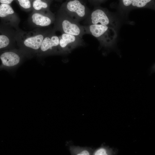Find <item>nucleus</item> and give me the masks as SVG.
Returning <instances> with one entry per match:
<instances>
[{
    "instance_id": "obj_1",
    "label": "nucleus",
    "mask_w": 155,
    "mask_h": 155,
    "mask_svg": "<svg viewBox=\"0 0 155 155\" xmlns=\"http://www.w3.org/2000/svg\"><path fill=\"white\" fill-rule=\"evenodd\" d=\"M86 34H90L99 41L101 47L106 49L114 47L117 36V30L113 28L100 24L83 25Z\"/></svg>"
},
{
    "instance_id": "obj_2",
    "label": "nucleus",
    "mask_w": 155,
    "mask_h": 155,
    "mask_svg": "<svg viewBox=\"0 0 155 155\" xmlns=\"http://www.w3.org/2000/svg\"><path fill=\"white\" fill-rule=\"evenodd\" d=\"M53 30L64 33L82 38L86 34L83 25H81L60 7L55 20Z\"/></svg>"
},
{
    "instance_id": "obj_3",
    "label": "nucleus",
    "mask_w": 155,
    "mask_h": 155,
    "mask_svg": "<svg viewBox=\"0 0 155 155\" xmlns=\"http://www.w3.org/2000/svg\"><path fill=\"white\" fill-rule=\"evenodd\" d=\"M84 25L100 24L107 25L117 30L119 22L116 17L105 8L97 6L90 12L84 22Z\"/></svg>"
},
{
    "instance_id": "obj_4",
    "label": "nucleus",
    "mask_w": 155,
    "mask_h": 155,
    "mask_svg": "<svg viewBox=\"0 0 155 155\" xmlns=\"http://www.w3.org/2000/svg\"><path fill=\"white\" fill-rule=\"evenodd\" d=\"M73 19L79 22L85 20L90 11L86 4L81 0L66 1L60 7Z\"/></svg>"
},
{
    "instance_id": "obj_5",
    "label": "nucleus",
    "mask_w": 155,
    "mask_h": 155,
    "mask_svg": "<svg viewBox=\"0 0 155 155\" xmlns=\"http://www.w3.org/2000/svg\"><path fill=\"white\" fill-rule=\"evenodd\" d=\"M53 30L48 32L44 37L41 46L37 53L40 56L60 54L59 48V38Z\"/></svg>"
},
{
    "instance_id": "obj_6",
    "label": "nucleus",
    "mask_w": 155,
    "mask_h": 155,
    "mask_svg": "<svg viewBox=\"0 0 155 155\" xmlns=\"http://www.w3.org/2000/svg\"><path fill=\"white\" fill-rule=\"evenodd\" d=\"M60 54L68 53L73 49L84 44L82 38L63 33L59 36Z\"/></svg>"
},
{
    "instance_id": "obj_7",
    "label": "nucleus",
    "mask_w": 155,
    "mask_h": 155,
    "mask_svg": "<svg viewBox=\"0 0 155 155\" xmlns=\"http://www.w3.org/2000/svg\"><path fill=\"white\" fill-rule=\"evenodd\" d=\"M23 58L22 54L17 51L4 52L0 54V68L15 67L19 65Z\"/></svg>"
},
{
    "instance_id": "obj_8",
    "label": "nucleus",
    "mask_w": 155,
    "mask_h": 155,
    "mask_svg": "<svg viewBox=\"0 0 155 155\" xmlns=\"http://www.w3.org/2000/svg\"><path fill=\"white\" fill-rule=\"evenodd\" d=\"M48 32H40L26 37L21 42V46L28 51L37 53Z\"/></svg>"
},
{
    "instance_id": "obj_9",
    "label": "nucleus",
    "mask_w": 155,
    "mask_h": 155,
    "mask_svg": "<svg viewBox=\"0 0 155 155\" xmlns=\"http://www.w3.org/2000/svg\"><path fill=\"white\" fill-rule=\"evenodd\" d=\"M32 22L39 26L46 27L55 22V17L50 13H34L32 16Z\"/></svg>"
},
{
    "instance_id": "obj_10",
    "label": "nucleus",
    "mask_w": 155,
    "mask_h": 155,
    "mask_svg": "<svg viewBox=\"0 0 155 155\" xmlns=\"http://www.w3.org/2000/svg\"><path fill=\"white\" fill-rule=\"evenodd\" d=\"M155 0H133L130 10L135 9L146 8L155 9Z\"/></svg>"
},
{
    "instance_id": "obj_11",
    "label": "nucleus",
    "mask_w": 155,
    "mask_h": 155,
    "mask_svg": "<svg viewBox=\"0 0 155 155\" xmlns=\"http://www.w3.org/2000/svg\"><path fill=\"white\" fill-rule=\"evenodd\" d=\"M51 0H33L32 7L37 11L50 12L49 10Z\"/></svg>"
},
{
    "instance_id": "obj_12",
    "label": "nucleus",
    "mask_w": 155,
    "mask_h": 155,
    "mask_svg": "<svg viewBox=\"0 0 155 155\" xmlns=\"http://www.w3.org/2000/svg\"><path fill=\"white\" fill-rule=\"evenodd\" d=\"M69 150L73 155H90L92 154L91 149L86 147L72 146L69 147Z\"/></svg>"
},
{
    "instance_id": "obj_13",
    "label": "nucleus",
    "mask_w": 155,
    "mask_h": 155,
    "mask_svg": "<svg viewBox=\"0 0 155 155\" xmlns=\"http://www.w3.org/2000/svg\"><path fill=\"white\" fill-rule=\"evenodd\" d=\"M14 11L9 4L1 3L0 4V17L3 18L13 14Z\"/></svg>"
},
{
    "instance_id": "obj_14",
    "label": "nucleus",
    "mask_w": 155,
    "mask_h": 155,
    "mask_svg": "<svg viewBox=\"0 0 155 155\" xmlns=\"http://www.w3.org/2000/svg\"><path fill=\"white\" fill-rule=\"evenodd\" d=\"M133 0H119L118 8L120 11L124 13L130 10Z\"/></svg>"
},
{
    "instance_id": "obj_15",
    "label": "nucleus",
    "mask_w": 155,
    "mask_h": 155,
    "mask_svg": "<svg viewBox=\"0 0 155 155\" xmlns=\"http://www.w3.org/2000/svg\"><path fill=\"white\" fill-rule=\"evenodd\" d=\"M11 43V40L8 37L4 35H0V49L8 46Z\"/></svg>"
},
{
    "instance_id": "obj_16",
    "label": "nucleus",
    "mask_w": 155,
    "mask_h": 155,
    "mask_svg": "<svg viewBox=\"0 0 155 155\" xmlns=\"http://www.w3.org/2000/svg\"><path fill=\"white\" fill-rule=\"evenodd\" d=\"M20 6L25 9H30L32 6L33 0H16Z\"/></svg>"
},
{
    "instance_id": "obj_17",
    "label": "nucleus",
    "mask_w": 155,
    "mask_h": 155,
    "mask_svg": "<svg viewBox=\"0 0 155 155\" xmlns=\"http://www.w3.org/2000/svg\"><path fill=\"white\" fill-rule=\"evenodd\" d=\"M109 154L108 150L105 147H100L96 149L92 153L95 155H106Z\"/></svg>"
},
{
    "instance_id": "obj_18",
    "label": "nucleus",
    "mask_w": 155,
    "mask_h": 155,
    "mask_svg": "<svg viewBox=\"0 0 155 155\" xmlns=\"http://www.w3.org/2000/svg\"><path fill=\"white\" fill-rule=\"evenodd\" d=\"M92 3L95 5H98L104 1L106 0H88Z\"/></svg>"
},
{
    "instance_id": "obj_19",
    "label": "nucleus",
    "mask_w": 155,
    "mask_h": 155,
    "mask_svg": "<svg viewBox=\"0 0 155 155\" xmlns=\"http://www.w3.org/2000/svg\"><path fill=\"white\" fill-rule=\"evenodd\" d=\"M14 0H0V3L9 4H11Z\"/></svg>"
},
{
    "instance_id": "obj_20",
    "label": "nucleus",
    "mask_w": 155,
    "mask_h": 155,
    "mask_svg": "<svg viewBox=\"0 0 155 155\" xmlns=\"http://www.w3.org/2000/svg\"><path fill=\"white\" fill-rule=\"evenodd\" d=\"M62 0H58V1H62Z\"/></svg>"
},
{
    "instance_id": "obj_21",
    "label": "nucleus",
    "mask_w": 155,
    "mask_h": 155,
    "mask_svg": "<svg viewBox=\"0 0 155 155\" xmlns=\"http://www.w3.org/2000/svg\"><path fill=\"white\" fill-rule=\"evenodd\" d=\"M69 0H67V1H69Z\"/></svg>"
},
{
    "instance_id": "obj_22",
    "label": "nucleus",
    "mask_w": 155,
    "mask_h": 155,
    "mask_svg": "<svg viewBox=\"0 0 155 155\" xmlns=\"http://www.w3.org/2000/svg\"><path fill=\"white\" fill-rule=\"evenodd\" d=\"M56 0V1H58V0Z\"/></svg>"
}]
</instances>
